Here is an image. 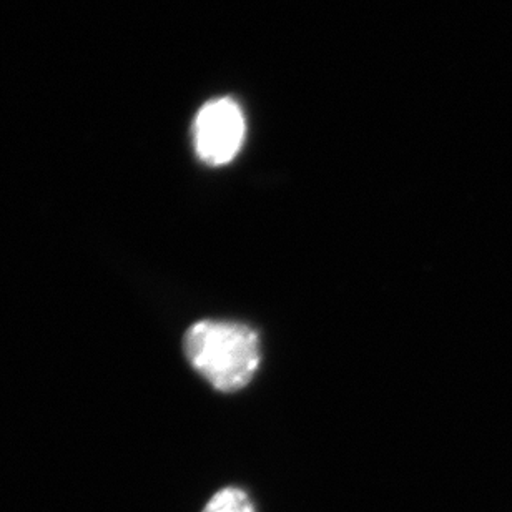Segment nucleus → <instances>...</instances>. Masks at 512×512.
<instances>
[{
  "mask_svg": "<svg viewBox=\"0 0 512 512\" xmlns=\"http://www.w3.org/2000/svg\"><path fill=\"white\" fill-rule=\"evenodd\" d=\"M183 348L190 365L218 391H238L260 366V340L247 325L205 320L187 331Z\"/></svg>",
  "mask_w": 512,
  "mask_h": 512,
  "instance_id": "f257e3e1",
  "label": "nucleus"
},
{
  "mask_svg": "<svg viewBox=\"0 0 512 512\" xmlns=\"http://www.w3.org/2000/svg\"><path fill=\"white\" fill-rule=\"evenodd\" d=\"M247 122L232 99H215L203 105L193 124V142L202 162L222 167L242 150Z\"/></svg>",
  "mask_w": 512,
  "mask_h": 512,
  "instance_id": "f03ea898",
  "label": "nucleus"
},
{
  "mask_svg": "<svg viewBox=\"0 0 512 512\" xmlns=\"http://www.w3.org/2000/svg\"><path fill=\"white\" fill-rule=\"evenodd\" d=\"M202 512H256L252 499L243 489L228 486L213 494Z\"/></svg>",
  "mask_w": 512,
  "mask_h": 512,
  "instance_id": "7ed1b4c3",
  "label": "nucleus"
}]
</instances>
